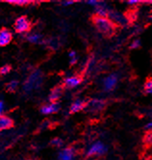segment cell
Returning a JSON list of instances; mask_svg holds the SVG:
<instances>
[{
    "instance_id": "30bf717a",
    "label": "cell",
    "mask_w": 152,
    "mask_h": 160,
    "mask_svg": "<svg viewBox=\"0 0 152 160\" xmlns=\"http://www.w3.org/2000/svg\"><path fill=\"white\" fill-rule=\"evenodd\" d=\"M12 40H13V33L10 29H0V47H7L11 43Z\"/></svg>"
},
{
    "instance_id": "484cf974",
    "label": "cell",
    "mask_w": 152,
    "mask_h": 160,
    "mask_svg": "<svg viewBox=\"0 0 152 160\" xmlns=\"http://www.w3.org/2000/svg\"><path fill=\"white\" fill-rule=\"evenodd\" d=\"M98 2H99V1H97V0H90V1H87V4L90 5L91 7H92L93 9H95V8L97 6Z\"/></svg>"
},
{
    "instance_id": "277c9868",
    "label": "cell",
    "mask_w": 152,
    "mask_h": 160,
    "mask_svg": "<svg viewBox=\"0 0 152 160\" xmlns=\"http://www.w3.org/2000/svg\"><path fill=\"white\" fill-rule=\"evenodd\" d=\"M15 31L18 34H25L29 33L31 29V21L26 17H19L16 19L14 24Z\"/></svg>"
},
{
    "instance_id": "9c48e42d",
    "label": "cell",
    "mask_w": 152,
    "mask_h": 160,
    "mask_svg": "<svg viewBox=\"0 0 152 160\" xmlns=\"http://www.w3.org/2000/svg\"><path fill=\"white\" fill-rule=\"evenodd\" d=\"M104 106H105V101L99 98L91 99V101H89V103H86V107L88 108V110L92 113L99 112L104 108Z\"/></svg>"
},
{
    "instance_id": "44dd1931",
    "label": "cell",
    "mask_w": 152,
    "mask_h": 160,
    "mask_svg": "<svg viewBox=\"0 0 152 160\" xmlns=\"http://www.w3.org/2000/svg\"><path fill=\"white\" fill-rule=\"evenodd\" d=\"M8 3L13 4V5H17V6H25V5L31 4L30 1H24V0H17V1H8Z\"/></svg>"
},
{
    "instance_id": "e0dca14e",
    "label": "cell",
    "mask_w": 152,
    "mask_h": 160,
    "mask_svg": "<svg viewBox=\"0 0 152 160\" xmlns=\"http://www.w3.org/2000/svg\"><path fill=\"white\" fill-rule=\"evenodd\" d=\"M68 58H69V63H71V65H75L78 62V55H77L76 51H74V50L69 51Z\"/></svg>"
},
{
    "instance_id": "5bb4252c",
    "label": "cell",
    "mask_w": 152,
    "mask_h": 160,
    "mask_svg": "<svg viewBox=\"0 0 152 160\" xmlns=\"http://www.w3.org/2000/svg\"><path fill=\"white\" fill-rule=\"evenodd\" d=\"M42 35L38 32H30L26 36V41L33 44H39L42 42Z\"/></svg>"
},
{
    "instance_id": "ffe728a7",
    "label": "cell",
    "mask_w": 152,
    "mask_h": 160,
    "mask_svg": "<svg viewBox=\"0 0 152 160\" xmlns=\"http://www.w3.org/2000/svg\"><path fill=\"white\" fill-rule=\"evenodd\" d=\"M145 91L148 94L152 96V79H148L145 84Z\"/></svg>"
},
{
    "instance_id": "d6986e66",
    "label": "cell",
    "mask_w": 152,
    "mask_h": 160,
    "mask_svg": "<svg viewBox=\"0 0 152 160\" xmlns=\"http://www.w3.org/2000/svg\"><path fill=\"white\" fill-rule=\"evenodd\" d=\"M51 145L55 148H63V146H64V141L61 139V138H54L51 140Z\"/></svg>"
},
{
    "instance_id": "8fae6325",
    "label": "cell",
    "mask_w": 152,
    "mask_h": 160,
    "mask_svg": "<svg viewBox=\"0 0 152 160\" xmlns=\"http://www.w3.org/2000/svg\"><path fill=\"white\" fill-rule=\"evenodd\" d=\"M82 83V78L78 75H69L65 78L64 85L68 89H74L80 86Z\"/></svg>"
},
{
    "instance_id": "3957f363",
    "label": "cell",
    "mask_w": 152,
    "mask_h": 160,
    "mask_svg": "<svg viewBox=\"0 0 152 160\" xmlns=\"http://www.w3.org/2000/svg\"><path fill=\"white\" fill-rule=\"evenodd\" d=\"M42 79L43 78H42V74L41 72H35L26 80L24 86H23V89H25L26 92L37 90L41 87L42 83Z\"/></svg>"
},
{
    "instance_id": "4fadbf2b",
    "label": "cell",
    "mask_w": 152,
    "mask_h": 160,
    "mask_svg": "<svg viewBox=\"0 0 152 160\" xmlns=\"http://www.w3.org/2000/svg\"><path fill=\"white\" fill-rule=\"evenodd\" d=\"M85 108H86V102L83 99L77 98L71 103V107H69V111H71V113H78L82 110H84Z\"/></svg>"
},
{
    "instance_id": "ba28073f",
    "label": "cell",
    "mask_w": 152,
    "mask_h": 160,
    "mask_svg": "<svg viewBox=\"0 0 152 160\" xmlns=\"http://www.w3.org/2000/svg\"><path fill=\"white\" fill-rule=\"evenodd\" d=\"M61 106L59 104V102H48L45 103L41 107V113L43 115H52L57 112H59Z\"/></svg>"
},
{
    "instance_id": "ac0fdd59",
    "label": "cell",
    "mask_w": 152,
    "mask_h": 160,
    "mask_svg": "<svg viewBox=\"0 0 152 160\" xmlns=\"http://www.w3.org/2000/svg\"><path fill=\"white\" fill-rule=\"evenodd\" d=\"M18 88V81L17 80H11V81L7 84V89L10 92H15L17 89Z\"/></svg>"
},
{
    "instance_id": "8992f818",
    "label": "cell",
    "mask_w": 152,
    "mask_h": 160,
    "mask_svg": "<svg viewBox=\"0 0 152 160\" xmlns=\"http://www.w3.org/2000/svg\"><path fill=\"white\" fill-rule=\"evenodd\" d=\"M58 160H76V151L72 147L63 148L58 153Z\"/></svg>"
},
{
    "instance_id": "52a82bcc",
    "label": "cell",
    "mask_w": 152,
    "mask_h": 160,
    "mask_svg": "<svg viewBox=\"0 0 152 160\" xmlns=\"http://www.w3.org/2000/svg\"><path fill=\"white\" fill-rule=\"evenodd\" d=\"M108 18L112 20L113 23L116 26V25H120L123 26L127 23V18L124 15H122L120 12H116V11L111 10V12L109 13Z\"/></svg>"
},
{
    "instance_id": "603a6c76",
    "label": "cell",
    "mask_w": 152,
    "mask_h": 160,
    "mask_svg": "<svg viewBox=\"0 0 152 160\" xmlns=\"http://www.w3.org/2000/svg\"><path fill=\"white\" fill-rule=\"evenodd\" d=\"M10 72H11V67L9 65H5L0 68V74H2V75H6L10 73Z\"/></svg>"
},
{
    "instance_id": "9a60e30c",
    "label": "cell",
    "mask_w": 152,
    "mask_h": 160,
    "mask_svg": "<svg viewBox=\"0 0 152 160\" xmlns=\"http://www.w3.org/2000/svg\"><path fill=\"white\" fill-rule=\"evenodd\" d=\"M13 124H14V122L9 116L3 115L0 117V131L10 129L13 127Z\"/></svg>"
},
{
    "instance_id": "d4e9b609",
    "label": "cell",
    "mask_w": 152,
    "mask_h": 160,
    "mask_svg": "<svg viewBox=\"0 0 152 160\" xmlns=\"http://www.w3.org/2000/svg\"><path fill=\"white\" fill-rule=\"evenodd\" d=\"M5 112V103L3 100H0V117L4 115Z\"/></svg>"
},
{
    "instance_id": "4316f807",
    "label": "cell",
    "mask_w": 152,
    "mask_h": 160,
    "mask_svg": "<svg viewBox=\"0 0 152 160\" xmlns=\"http://www.w3.org/2000/svg\"><path fill=\"white\" fill-rule=\"evenodd\" d=\"M145 130H147L148 132H151V131H152V120L149 121V122L145 124Z\"/></svg>"
},
{
    "instance_id": "5b68a950",
    "label": "cell",
    "mask_w": 152,
    "mask_h": 160,
    "mask_svg": "<svg viewBox=\"0 0 152 160\" xmlns=\"http://www.w3.org/2000/svg\"><path fill=\"white\" fill-rule=\"evenodd\" d=\"M119 76L115 73H110L102 80V87L105 92H112L118 85Z\"/></svg>"
},
{
    "instance_id": "6da1fadb",
    "label": "cell",
    "mask_w": 152,
    "mask_h": 160,
    "mask_svg": "<svg viewBox=\"0 0 152 160\" xmlns=\"http://www.w3.org/2000/svg\"><path fill=\"white\" fill-rule=\"evenodd\" d=\"M93 24H95L96 30L104 36L110 37L115 31L116 26L113 23L109 18H102L96 16L93 18Z\"/></svg>"
},
{
    "instance_id": "7a4b0ae2",
    "label": "cell",
    "mask_w": 152,
    "mask_h": 160,
    "mask_svg": "<svg viewBox=\"0 0 152 160\" xmlns=\"http://www.w3.org/2000/svg\"><path fill=\"white\" fill-rule=\"evenodd\" d=\"M107 152V146L101 141L92 142L87 148L86 154L89 157H97Z\"/></svg>"
},
{
    "instance_id": "cb8c5ba5",
    "label": "cell",
    "mask_w": 152,
    "mask_h": 160,
    "mask_svg": "<svg viewBox=\"0 0 152 160\" xmlns=\"http://www.w3.org/2000/svg\"><path fill=\"white\" fill-rule=\"evenodd\" d=\"M145 142L147 145H152V131L151 132H148L145 135Z\"/></svg>"
},
{
    "instance_id": "7402d4cb",
    "label": "cell",
    "mask_w": 152,
    "mask_h": 160,
    "mask_svg": "<svg viewBox=\"0 0 152 160\" xmlns=\"http://www.w3.org/2000/svg\"><path fill=\"white\" fill-rule=\"evenodd\" d=\"M141 44H142L141 41H140L139 39H135V40H133L132 42L130 43V48H131L132 49H138V48H141Z\"/></svg>"
},
{
    "instance_id": "7c38bea8",
    "label": "cell",
    "mask_w": 152,
    "mask_h": 160,
    "mask_svg": "<svg viewBox=\"0 0 152 160\" xmlns=\"http://www.w3.org/2000/svg\"><path fill=\"white\" fill-rule=\"evenodd\" d=\"M96 14L97 17H102V18H108L109 13L111 12V8L108 6L107 3L99 1L97 6L95 8Z\"/></svg>"
},
{
    "instance_id": "2e32d148",
    "label": "cell",
    "mask_w": 152,
    "mask_h": 160,
    "mask_svg": "<svg viewBox=\"0 0 152 160\" xmlns=\"http://www.w3.org/2000/svg\"><path fill=\"white\" fill-rule=\"evenodd\" d=\"M63 96V89L61 87H55L49 94V100L51 102H58Z\"/></svg>"
},
{
    "instance_id": "83f0119b",
    "label": "cell",
    "mask_w": 152,
    "mask_h": 160,
    "mask_svg": "<svg viewBox=\"0 0 152 160\" xmlns=\"http://www.w3.org/2000/svg\"><path fill=\"white\" fill-rule=\"evenodd\" d=\"M140 3H141L140 1H128V2H127L128 5H131V6H136V5H138V4H140Z\"/></svg>"
},
{
    "instance_id": "f1b7e54d",
    "label": "cell",
    "mask_w": 152,
    "mask_h": 160,
    "mask_svg": "<svg viewBox=\"0 0 152 160\" xmlns=\"http://www.w3.org/2000/svg\"><path fill=\"white\" fill-rule=\"evenodd\" d=\"M62 4H63V6H69V5H73L74 2L73 1H65Z\"/></svg>"
}]
</instances>
